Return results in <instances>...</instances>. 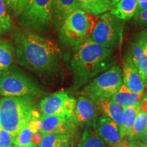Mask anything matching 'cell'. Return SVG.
Wrapping results in <instances>:
<instances>
[{
  "mask_svg": "<svg viewBox=\"0 0 147 147\" xmlns=\"http://www.w3.org/2000/svg\"><path fill=\"white\" fill-rule=\"evenodd\" d=\"M122 78L123 84L134 93L138 94L144 93L146 84L129 53L123 61Z\"/></svg>",
  "mask_w": 147,
  "mask_h": 147,
  "instance_id": "cell-12",
  "label": "cell"
},
{
  "mask_svg": "<svg viewBox=\"0 0 147 147\" xmlns=\"http://www.w3.org/2000/svg\"><path fill=\"white\" fill-rule=\"evenodd\" d=\"M138 0H120L110 10L111 14L125 21L134 17L137 10Z\"/></svg>",
  "mask_w": 147,
  "mask_h": 147,
  "instance_id": "cell-19",
  "label": "cell"
},
{
  "mask_svg": "<svg viewBox=\"0 0 147 147\" xmlns=\"http://www.w3.org/2000/svg\"><path fill=\"white\" fill-rule=\"evenodd\" d=\"M147 8V0H138L137 6V10H141Z\"/></svg>",
  "mask_w": 147,
  "mask_h": 147,
  "instance_id": "cell-37",
  "label": "cell"
},
{
  "mask_svg": "<svg viewBox=\"0 0 147 147\" xmlns=\"http://www.w3.org/2000/svg\"><path fill=\"white\" fill-rule=\"evenodd\" d=\"M129 54L147 85V49L138 37L131 42Z\"/></svg>",
  "mask_w": 147,
  "mask_h": 147,
  "instance_id": "cell-15",
  "label": "cell"
},
{
  "mask_svg": "<svg viewBox=\"0 0 147 147\" xmlns=\"http://www.w3.org/2000/svg\"><path fill=\"white\" fill-rule=\"evenodd\" d=\"M144 95V93L138 94L134 93L123 84L118 91L111 97V99L125 108L139 104Z\"/></svg>",
  "mask_w": 147,
  "mask_h": 147,
  "instance_id": "cell-17",
  "label": "cell"
},
{
  "mask_svg": "<svg viewBox=\"0 0 147 147\" xmlns=\"http://www.w3.org/2000/svg\"><path fill=\"white\" fill-rule=\"evenodd\" d=\"M28 125L34 134L40 132L42 129V123L40 119L32 118L28 122Z\"/></svg>",
  "mask_w": 147,
  "mask_h": 147,
  "instance_id": "cell-29",
  "label": "cell"
},
{
  "mask_svg": "<svg viewBox=\"0 0 147 147\" xmlns=\"http://www.w3.org/2000/svg\"><path fill=\"white\" fill-rule=\"evenodd\" d=\"M14 138L0 127V147H14Z\"/></svg>",
  "mask_w": 147,
  "mask_h": 147,
  "instance_id": "cell-26",
  "label": "cell"
},
{
  "mask_svg": "<svg viewBox=\"0 0 147 147\" xmlns=\"http://www.w3.org/2000/svg\"><path fill=\"white\" fill-rule=\"evenodd\" d=\"M147 131V113L140 110L136 117L133 126L128 136L129 140L140 141L142 136Z\"/></svg>",
  "mask_w": 147,
  "mask_h": 147,
  "instance_id": "cell-22",
  "label": "cell"
},
{
  "mask_svg": "<svg viewBox=\"0 0 147 147\" xmlns=\"http://www.w3.org/2000/svg\"><path fill=\"white\" fill-rule=\"evenodd\" d=\"M91 127L110 147H119L121 142L119 127L115 121L106 115L98 116Z\"/></svg>",
  "mask_w": 147,
  "mask_h": 147,
  "instance_id": "cell-10",
  "label": "cell"
},
{
  "mask_svg": "<svg viewBox=\"0 0 147 147\" xmlns=\"http://www.w3.org/2000/svg\"><path fill=\"white\" fill-rule=\"evenodd\" d=\"M78 147H108L91 126L86 127L82 133Z\"/></svg>",
  "mask_w": 147,
  "mask_h": 147,
  "instance_id": "cell-24",
  "label": "cell"
},
{
  "mask_svg": "<svg viewBox=\"0 0 147 147\" xmlns=\"http://www.w3.org/2000/svg\"><path fill=\"white\" fill-rule=\"evenodd\" d=\"M98 110L95 104L87 97L80 95L76 101L73 119L77 126H91L98 117Z\"/></svg>",
  "mask_w": 147,
  "mask_h": 147,
  "instance_id": "cell-13",
  "label": "cell"
},
{
  "mask_svg": "<svg viewBox=\"0 0 147 147\" xmlns=\"http://www.w3.org/2000/svg\"><path fill=\"white\" fill-rule=\"evenodd\" d=\"M44 89L36 79L15 67L0 71V95L3 97H39Z\"/></svg>",
  "mask_w": 147,
  "mask_h": 147,
  "instance_id": "cell-5",
  "label": "cell"
},
{
  "mask_svg": "<svg viewBox=\"0 0 147 147\" xmlns=\"http://www.w3.org/2000/svg\"><path fill=\"white\" fill-rule=\"evenodd\" d=\"M15 56L14 43L8 40L0 38V71L8 69L15 59Z\"/></svg>",
  "mask_w": 147,
  "mask_h": 147,
  "instance_id": "cell-20",
  "label": "cell"
},
{
  "mask_svg": "<svg viewBox=\"0 0 147 147\" xmlns=\"http://www.w3.org/2000/svg\"><path fill=\"white\" fill-rule=\"evenodd\" d=\"M140 147H147V145L144 143L140 142Z\"/></svg>",
  "mask_w": 147,
  "mask_h": 147,
  "instance_id": "cell-40",
  "label": "cell"
},
{
  "mask_svg": "<svg viewBox=\"0 0 147 147\" xmlns=\"http://www.w3.org/2000/svg\"><path fill=\"white\" fill-rule=\"evenodd\" d=\"M137 37L141 40V42L144 44L145 47H146L147 49V30L143 31V32H141L140 34L138 35Z\"/></svg>",
  "mask_w": 147,
  "mask_h": 147,
  "instance_id": "cell-36",
  "label": "cell"
},
{
  "mask_svg": "<svg viewBox=\"0 0 147 147\" xmlns=\"http://www.w3.org/2000/svg\"><path fill=\"white\" fill-rule=\"evenodd\" d=\"M6 5L3 0H0V16L1 17H8L9 14L6 9Z\"/></svg>",
  "mask_w": 147,
  "mask_h": 147,
  "instance_id": "cell-33",
  "label": "cell"
},
{
  "mask_svg": "<svg viewBox=\"0 0 147 147\" xmlns=\"http://www.w3.org/2000/svg\"><path fill=\"white\" fill-rule=\"evenodd\" d=\"M34 134L27 123L14 138V147H23L33 144Z\"/></svg>",
  "mask_w": 147,
  "mask_h": 147,
  "instance_id": "cell-25",
  "label": "cell"
},
{
  "mask_svg": "<svg viewBox=\"0 0 147 147\" xmlns=\"http://www.w3.org/2000/svg\"><path fill=\"white\" fill-rule=\"evenodd\" d=\"M13 38L15 59L20 65L42 78L61 76L62 53L56 43L25 29L16 31Z\"/></svg>",
  "mask_w": 147,
  "mask_h": 147,
  "instance_id": "cell-1",
  "label": "cell"
},
{
  "mask_svg": "<svg viewBox=\"0 0 147 147\" xmlns=\"http://www.w3.org/2000/svg\"><path fill=\"white\" fill-rule=\"evenodd\" d=\"M8 8L12 11L14 15L16 13L18 0H3Z\"/></svg>",
  "mask_w": 147,
  "mask_h": 147,
  "instance_id": "cell-32",
  "label": "cell"
},
{
  "mask_svg": "<svg viewBox=\"0 0 147 147\" xmlns=\"http://www.w3.org/2000/svg\"><path fill=\"white\" fill-rule=\"evenodd\" d=\"M23 147H38L36 145L34 144H31V145H29V146H23Z\"/></svg>",
  "mask_w": 147,
  "mask_h": 147,
  "instance_id": "cell-41",
  "label": "cell"
},
{
  "mask_svg": "<svg viewBox=\"0 0 147 147\" xmlns=\"http://www.w3.org/2000/svg\"><path fill=\"white\" fill-rule=\"evenodd\" d=\"M42 129L45 134H70L76 127L73 117L57 115H42L40 117Z\"/></svg>",
  "mask_w": 147,
  "mask_h": 147,
  "instance_id": "cell-11",
  "label": "cell"
},
{
  "mask_svg": "<svg viewBox=\"0 0 147 147\" xmlns=\"http://www.w3.org/2000/svg\"><path fill=\"white\" fill-rule=\"evenodd\" d=\"M122 84V69L119 65H115L85 84L80 89V94L96 102L111 98Z\"/></svg>",
  "mask_w": 147,
  "mask_h": 147,
  "instance_id": "cell-7",
  "label": "cell"
},
{
  "mask_svg": "<svg viewBox=\"0 0 147 147\" xmlns=\"http://www.w3.org/2000/svg\"><path fill=\"white\" fill-rule=\"evenodd\" d=\"M29 0H18L17 8H16V13L14 14V16L17 17V16H18L21 14V12H23V10L25 8V7L26 6L27 3L29 2Z\"/></svg>",
  "mask_w": 147,
  "mask_h": 147,
  "instance_id": "cell-31",
  "label": "cell"
},
{
  "mask_svg": "<svg viewBox=\"0 0 147 147\" xmlns=\"http://www.w3.org/2000/svg\"><path fill=\"white\" fill-rule=\"evenodd\" d=\"M79 8L93 16L109 12L113 8L110 0H76Z\"/></svg>",
  "mask_w": 147,
  "mask_h": 147,
  "instance_id": "cell-18",
  "label": "cell"
},
{
  "mask_svg": "<svg viewBox=\"0 0 147 147\" xmlns=\"http://www.w3.org/2000/svg\"><path fill=\"white\" fill-rule=\"evenodd\" d=\"M110 1H111V3H112V4H113V5H115L116 3H117L119 2V1H120V0H110Z\"/></svg>",
  "mask_w": 147,
  "mask_h": 147,
  "instance_id": "cell-39",
  "label": "cell"
},
{
  "mask_svg": "<svg viewBox=\"0 0 147 147\" xmlns=\"http://www.w3.org/2000/svg\"><path fill=\"white\" fill-rule=\"evenodd\" d=\"M71 134H45L38 147H69Z\"/></svg>",
  "mask_w": 147,
  "mask_h": 147,
  "instance_id": "cell-23",
  "label": "cell"
},
{
  "mask_svg": "<svg viewBox=\"0 0 147 147\" xmlns=\"http://www.w3.org/2000/svg\"><path fill=\"white\" fill-rule=\"evenodd\" d=\"M42 136H43V134L40 133V132H38V133H36L34 134L32 138V143L33 144L36 145V146H38L39 144L41 142Z\"/></svg>",
  "mask_w": 147,
  "mask_h": 147,
  "instance_id": "cell-34",
  "label": "cell"
},
{
  "mask_svg": "<svg viewBox=\"0 0 147 147\" xmlns=\"http://www.w3.org/2000/svg\"><path fill=\"white\" fill-rule=\"evenodd\" d=\"M140 110V108L139 104L124 108L122 123L119 127L121 140L128 136L130 130L133 126L136 117Z\"/></svg>",
  "mask_w": 147,
  "mask_h": 147,
  "instance_id": "cell-21",
  "label": "cell"
},
{
  "mask_svg": "<svg viewBox=\"0 0 147 147\" xmlns=\"http://www.w3.org/2000/svg\"><path fill=\"white\" fill-rule=\"evenodd\" d=\"M140 108L142 111L147 113V95H144V96L139 103Z\"/></svg>",
  "mask_w": 147,
  "mask_h": 147,
  "instance_id": "cell-35",
  "label": "cell"
},
{
  "mask_svg": "<svg viewBox=\"0 0 147 147\" xmlns=\"http://www.w3.org/2000/svg\"><path fill=\"white\" fill-rule=\"evenodd\" d=\"M124 22L109 12L97 16V21L91 39L107 49L120 45L123 34Z\"/></svg>",
  "mask_w": 147,
  "mask_h": 147,
  "instance_id": "cell-8",
  "label": "cell"
},
{
  "mask_svg": "<svg viewBox=\"0 0 147 147\" xmlns=\"http://www.w3.org/2000/svg\"><path fill=\"white\" fill-rule=\"evenodd\" d=\"M119 147H140V141H131L125 138L121 140Z\"/></svg>",
  "mask_w": 147,
  "mask_h": 147,
  "instance_id": "cell-30",
  "label": "cell"
},
{
  "mask_svg": "<svg viewBox=\"0 0 147 147\" xmlns=\"http://www.w3.org/2000/svg\"><path fill=\"white\" fill-rule=\"evenodd\" d=\"M37 97H3L0 100V127L15 137L32 119Z\"/></svg>",
  "mask_w": 147,
  "mask_h": 147,
  "instance_id": "cell-3",
  "label": "cell"
},
{
  "mask_svg": "<svg viewBox=\"0 0 147 147\" xmlns=\"http://www.w3.org/2000/svg\"><path fill=\"white\" fill-rule=\"evenodd\" d=\"M133 18L138 25L147 27V8L136 11Z\"/></svg>",
  "mask_w": 147,
  "mask_h": 147,
  "instance_id": "cell-27",
  "label": "cell"
},
{
  "mask_svg": "<svg viewBox=\"0 0 147 147\" xmlns=\"http://www.w3.org/2000/svg\"><path fill=\"white\" fill-rule=\"evenodd\" d=\"M79 6L76 0H53V25L57 31L65 18Z\"/></svg>",
  "mask_w": 147,
  "mask_h": 147,
  "instance_id": "cell-14",
  "label": "cell"
},
{
  "mask_svg": "<svg viewBox=\"0 0 147 147\" xmlns=\"http://www.w3.org/2000/svg\"><path fill=\"white\" fill-rule=\"evenodd\" d=\"M97 21V16L78 9L65 18L57 30L59 39L63 45L74 50L91 38Z\"/></svg>",
  "mask_w": 147,
  "mask_h": 147,
  "instance_id": "cell-4",
  "label": "cell"
},
{
  "mask_svg": "<svg viewBox=\"0 0 147 147\" xmlns=\"http://www.w3.org/2000/svg\"><path fill=\"white\" fill-rule=\"evenodd\" d=\"M76 100L67 91L61 90L49 95L40 102L42 115L73 117Z\"/></svg>",
  "mask_w": 147,
  "mask_h": 147,
  "instance_id": "cell-9",
  "label": "cell"
},
{
  "mask_svg": "<svg viewBox=\"0 0 147 147\" xmlns=\"http://www.w3.org/2000/svg\"><path fill=\"white\" fill-rule=\"evenodd\" d=\"M13 27V22L10 16L8 17H1L0 16V35L4 34L12 29Z\"/></svg>",
  "mask_w": 147,
  "mask_h": 147,
  "instance_id": "cell-28",
  "label": "cell"
},
{
  "mask_svg": "<svg viewBox=\"0 0 147 147\" xmlns=\"http://www.w3.org/2000/svg\"><path fill=\"white\" fill-rule=\"evenodd\" d=\"M53 0H29L17 16V23L23 29L45 32L53 25Z\"/></svg>",
  "mask_w": 147,
  "mask_h": 147,
  "instance_id": "cell-6",
  "label": "cell"
},
{
  "mask_svg": "<svg viewBox=\"0 0 147 147\" xmlns=\"http://www.w3.org/2000/svg\"><path fill=\"white\" fill-rule=\"evenodd\" d=\"M73 51L69 67L72 76V89L75 91L116 65L113 49L103 47L91 38Z\"/></svg>",
  "mask_w": 147,
  "mask_h": 147,
  "instance_id": "cell-2",
  "label": "cell"
},
{
  "mask_svg": "<svg viewBox=\"0 0 147 147\" xmlns=\"http://www.w3.org/2000/svg\"><path fill=\"white\" fill-rule=\"evenodd\" d=\"M98 110H100L104 115L107 116L115 121L120 127L122 123L124 108L119 105L111 98H106L94 102Z\"/></svg>",
  "mask_w": 147,
  "mask_h": 147,
  "instance_id": "cell-16",
  "label": "cell"
},
{
  "mask_svg": "<svg viewBox=\"0 0 147 147\" xmlns=\"http://www.w3.org/2000/svg\"><path fill=\"white\" fill-rule=\"evenodd\" d=\"M140 141L143 143H144V144H146L147 145V131L146 133L142 136V137L141 138V139L140 140Z\"/></svg>",
  "mask_w": 147,
  "mask_h": 147,
  "instance_id": "cell-38",
  "label": "cell"
}]
</instances>
